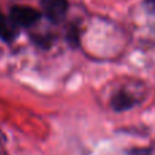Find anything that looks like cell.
<instances>
[{
    "label": "cell",
    "instance_id": "1",
    "mask_svg": "<svg viewBox=\"0 0 155 155\" xmlns=\"http://www.w3.org/2000/svg\"><path fill=\"white\" fill-rule=\"evenodd\" d=\"M41 18L40 11L35 8L27 7V5H15L11 8L10 12V21L12 22L14 26L19 27H30L38 22Z\"/></svg>",
    "mask_w": 155,
    "mask_h": 155
},
{
    "label": "cell",
    "instance_id": "2",
    "mask_svg": "<svg viewBox=\"0 0 155 155\" xmlns=\"http://www.w3.org/2000/svg\"><path fill=\"white\" fill-rule=\"evenodd\" d=\"M42 12L53 23H59L64 19L68 11L67 0H41Z\"/></svg>",
    "mask_w": 155,
    "mask_h": 155
},
{
    "label": "cell",
    "instance_id": "3",
    "mask_svg": "<svg viewBox=\"0 0 155 155\" xmlns=\"http://www.w3.org/2000/svg\"><path fill=\"white\" fill-rule=\"evenodd\" d=\"M15 35V29L10 19L5 18V15L0 10V38L4 41H11Z\"/></svg>",
    "mask_w": 155,
    "mask_h": 155
},
{
    "label": "cell",
    "instance_id": "4",
    "mask_svg": "<svg viewBox=\"0 0 155 155\" xmlns=\"http://www.w3.org/2000/svg\"><path fill=\"white\" fill-rule=\"evenodd\" d=\"M134 105V99L127 93H117L112 99V106L116 110H127Z\"/></svg>",
    "mask_w": 155,
    "mask_h": 155
},
{
    "label": "cell",
    "instance_id": "5",
    "mask_svg": "<svg viewBox=\"0 0 155 155\" xmlns=\"http://www.w3.org/2000/svg\"><path fill=\"white\" fill-rule=\"evenodd\" d=\"M129 155H150V150H146V148H136V150H132Z\"/></svg>",
    "mask_w": 155,
    "mask_h": 155
},
{
    "label": "cell",
    "instance_id": "6",
    "mask_svg": "<svg viewBox=\"0 0 155 155\" xmlns=\"http://www.w3.org/2000/svg\"><path fill=\"white\" fill-rule=\"evenodd\" d=\"M147 5H148V8H150V10L155 14V0H148V2H147Z\"/></svg>",
    "mask_w": 155,
    "mask_h": 155
}]
</instances>
